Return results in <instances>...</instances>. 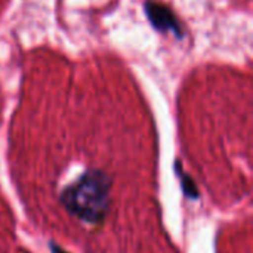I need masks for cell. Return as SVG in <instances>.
<instances>
[{"label": "cell", "mask_w": 253, "mask_h": 253, "mask_svg": "<svg viewBox=\"0 0 253 253\" xmlns=\"http://www.w3.org/2000/svg\"><path fill=\"white\" fill-rule=\"evenodd\" d=\"M111 179L96 169L86 170L61 193V203L67 212L77 219L99 225L110 212Z\"/></svg>", "instance_id": "1"}, {"label": "cell", "mask_w": 253, "mask_h": 253, "mask_svg": "<svg viewBox=\"0 0 253 253\" xmlns=\"http://www.w3.org/2000/svg\"><path fill=\"white\" fill-rule=\"evenodd\" d=\"M52 251H53V253H65V252H62L59 248H56V246H52Z\"/></svg>", "instance_id": "4"}, {"label": "cell", "mask_w": 253, "mask_h": 253, "mask_svg": "<svg viewBox=\"0 0 253 253\" xmlns=\"http://www.w3.org/2000/svg\"><path fill=\"white\" fill-rule=\"evenodd\" d=\"M144 9L148 21L157 31L172 33L176 39L184 37V28L181 21L168 6L154 0H147L144 3Z\"/></svg>", "instance_id": "2"}, {"label": "cell", "mask_w": 253, "mask_h": 253, "mask_svg": "<svg viewBox=\"0 0 253 253\" xmlns=\"http://www.w3.org/2000/svg\"><path fill=\"white\" fill-rule=\"evenodd\" d=\"M179 175H181V178H182V188H184V191H185V194L187 196H190V197H197L199 196V193H197V190H196V185H194V182L182 172V170H179L178 172Z\"/></svg>", "instance_id": "3"}]
</instances>
